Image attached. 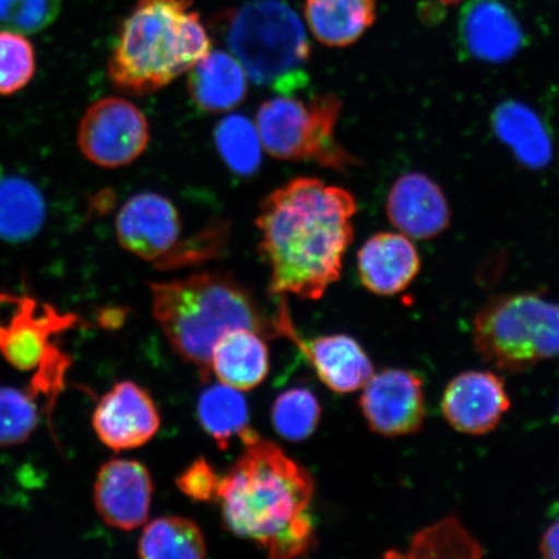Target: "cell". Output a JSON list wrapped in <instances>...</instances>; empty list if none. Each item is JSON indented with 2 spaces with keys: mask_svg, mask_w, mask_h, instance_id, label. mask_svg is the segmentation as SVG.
<instances>
[{
  "mask_svg": "<svg viewBox=\"0 0 559 559\" xmlns=\"http://www.w3.org/2000/svg\"><path fill=\"white\" fill-rule=\"evenodd\" d=\"M358 205L344 188L297 178L262 201L257 227L272 295L318 300L342 274Z\"/></svg>",
  "mask_w": 559,
  "mask_h": 559,
  "instance_id": "cell-1",
  "label": "cell"
},
{
  "mask_svg": "<svg viewBox=\"0 0 559 559\" xmlns=\"http://www.w3.org/2000/svg\"><path fill=\"white\" fill-rule=\"evenodd\" d=\"M241 440L243 453L221 478L216 498L226 527L272 559L305 556L317 543L312 475L251 428Z\"/></svg>",
  "mask_w": 559,
  "mask_h": 559,
  "instance_id": "cell-2",
  "label": "cell"
},
{
  "mask_svg": "<svg viewBox=\"0 0 559 559\" xmlns=\"http://www.w3.org/2000/svg\"><path fill=\"white\" fill-rule=\"evenodd\" d=\"M155 319L181 359L212 376L213 348L223 335L251 330L265 340L278 337L269 318L240 282L221 272H200L169 283H150Z\"/></svg>",
  "mask_w": 559,
  "mask_h": 559,
  "instance_id": "cell-3",
  "label": "cell"
},
{
  "mask_svg": "<svg viewBox=\"0 0 559 559\" xmlns=\"http://www.w3.org/2000/svg\"><path fill=\"white\" fill-rule=\"evenodd\" d=\"M210 51L212 39L191 0H138L118 31L109 80L124 94L151 95Z\"/></svg>",
  "mask_w": 559,
  "mask_h": 559,
  "instance_id": "cell-4",
  "label": "cell"
},
{
  "mask_svg": "<svg viewBox=\"0 0 559 559\" xmlns=\"http://www.w3.org/2000/svg\"><path fill=\"white\" fill-rule=\"evenodd\" d=\"M227 45L249 79L278 95L309 85L311 47L304 24L282 0H253L230 16Z\"/></svg>",
  "mask_w": 559,
  "mask_h": 559,
  "instance_id": "cell-5",
  "label": "cell"
},
{
  "mask_svg": "<svg viewBox=\"0 0 559 559\" xmlns=\"http://www.w3.org/2000/svg\"><path fill=\"white\" fill-rule=\"evenodd\" d=\"M473 342L489 365L510 373L559 356V304L537 293L496 297L473 321Z\"/></svg>",
  "mask_w": 559,
  "mask_h": 559,
  "instance_id": "cell-6",
  "label": "cell"
},
{
  "mask_svg": "<svg viewBox=\"0 0 559 559\" xmlns=\"http://www.w3.org/2000/svg\"><path fill=\"white\" fill-rule=\"evenodd\" d=\"M342 103L332 94L309 100L280 95L264 102L257 115L263 150L285 160H309L334 170H346L354 157L335 139Z\"/></svg>",
  "mask_w": 559,
  "mask_h": 559,
  "instance_id": "cell-7",
  "label": "cell"
},
{
  "mask_svg": "<svg viewBox=\"0 0 559 559\" xmlns=\"http://www.w3.org/2000/svg\"><path fill=\"white\" fill-rule=\"evenodd\" d=\"M74 313L31 297L0 293V355L21 372H35L60 352L52 338L80 323Z\"/></svg>",
  "mask_w": 559,
  "mask_h": 559,
  "instance_id": "cell-8",
  "label": "cell"
},
{
  "mask_svg": "<svg viewBox=\"0 0 559 559\" xmlns=\"http://www.w3.org/2000/svg\"><path fill=\"white\" fill-rule=\"evenodd\" d=\"M150 123L143 111L123 97H105L83 115L79 146L83 156L104 169H118L148 148Z\"/></svg>",
  "mask_w": 559,
  "mask_h": 559,
  "instance_id": "cell-9",
  "label": "cell"
},
{
  "mask_svg": "<svg viewBox=\"0 0 559 559\" xmlns=\"http://www.w3.org/2000/svg\"><path fill=\"white\" fill-rule=\"evenodd\" d=\"M116 234L124 250L167 271L181 242L178 209L159 193L132 195L117 215Z\"/></svg>",
  "mask_w": 559,
  "mask_h": 559,
  "instance_id": "cell-10",
  "label": "cell"
},
{
  "mask_svg": "<svg viewBox=\"0 0 559 559\" xmlns=\"http://www.w3.org/2000/svg\"><path fill=\"white\" fill-rule=\"evenodd\" d=\"M362 416L376 435H415L426 417L424 382L407 369H384L370 377L359 401Z\"/></svg>",
  "mask_w": 559,
  "mask_h": 559,
  "instance_id": "cell-11",
  "label": "cell"
},
{
  "mask_svg": "<svg viewBox=\"0 0 559 559\" xmlns=\"http://www.w3.org/2000/svg\"><path fill=\"white\" fill-rule=\"evenodd\" d=\"M457 40L466 58L504 64L526 47L527 35L508 0H467L460 12Z\"/></svg>",
  "mask_w": 559,
  "mask_h": 559,
  "instance_id": "cell-12",
  "label": "cell"
},
{
  "mask_svg": "<svg viewBox=\"0 0 559 559\" xmlns=\"http://www.w3.org/2000/svg\"><path fill=\"white\" fill-rule=\"evenodd\" d=\"M276 330L278 337H288L295 342L310 360L321 382L334 393H355L373 376V366L366 349L358 341L346 334L323 335L311 341L299 337L293 326L288 307L280 304Z\"/></svg>",
  "mask_w": 559,
  "mask_h": 559,
  "instance_id": "cell-13",
  "label": "cell"
},
{
  "mask_svg": "<svg viewBox=\"0 0 559 559\" xmlns=\"http://www.w3.org/2000/svg\"><path fill=\"white\" fill-rule=\"evenodd\" d=\"M97 438L116 452L139 449L157 435L160 418L155 402L138 383L115 384L93 416Z\"/></svg>",
  "mask_w": 559,
  "mask_h": 559,
  "instance_id": "cell-14",
  "label": "cell"
},
{
  "mask_svg": "<svg viewBox=\"0 0 559 559\" xmlns=\"http://www.w3.org/2000/svg\"><path fill=\"white\" fill-rule=\"evenodd\" d=\"M509 408L504 380L487 370H467L454 377L442 397L447 423L469 436H484L498 428Z\"/></svg>",
  "mask_w": 559,
  "mask_h": 559,
  "instance_id": "cell-15",
  "label": "cell"
},
{
  "mask_svg": "<svg viewBox=\"0 0 559 559\" xmlns=\"http://www.w3.org/2000/svg\"><path fill=\"white\" fill-rule=\"evenodd\" d=\"M153 481L139 461L116 459L96 475L94 502L97 513L110 527L132 531L148 520Z\"/></svg>",
  "mask_w": 559,
  "mask_h": 559,
  "instance_id": "cell-16",
  "label": "cell"
},
{
  "mask_svg": "<svg viewBox=\"0 0 559 559\" xmlns=\"http://www.w3.org/2000/svg\"><path fill=\"white\" fill-rule=\"evenodd\" d=\"M386 214L391 225L415 240L436 239L452 218L442 188L421 173L396 179L388 195Z\"/></svg>",
  "mask_w": 559,
  "mask_h": 559,
  "instance_id": "cell-17",
  "label": "cell"
},
{
  "mask_svg": "<svg viewBox=\"0 0 559 559\" xmlns=\"http://www.w3.org/2000/svg\"><path fill=\"white\" fill-rule=\"evenodd\" d=\"M421 258L403 234L381 233L370 237L358 253V274L362 286L373 295H400L414 283Z\"/></svg>",
  "mask_w": 559,
  "mask_h": 559,
  "instance_id": "cell-18",
  "label": "cell"
},
{
  "mask_svg": "<svg viewBox=\"0 0 559 559\" xmlns=\"http://www.w3.org/2000/svg\"><path fill=\"white\" fill-rule=\"evenodd\" d=\"M188 91L207 114H225L248 94V74L233 53L210 51L188 72Z\"/></svg>",
  "mask_w": 559,
  "mask_h": 559,
  "instance_id": "cell-19",
  "label": "cell"
},
{
  "mask_svg": "<svg viewBox=\"0 0 559 559\" xmlns=\"http://www.w3.org/2000/svg\"><path fill=\"white\" fill-rule=\"evenodd\" d=\"M262 334L235 330L216 342L212 373L227 386L248 391L261 384L270 372V352Z\"/></svg>",
  "mask_w": 559,
  "mask_h": 559,
  "instance_id": "cell-20",
  "label": "cell"
},
{
  "mask_svg": "<svg viewBox=\"0 0 559 559\" xmlns=\"http://www.w3.org/2000/svg\"><path fill=\"white\" fill-rule=\"evenodd\" d=\"M491 126L522 166L540 170L550 163L554 144L533 108L520 102L501 103L493 110Z\"/></svg>",
  "mask_w": 559,
  "mask_h": 559,
  "instance_id": "cell-21",
  "label": "cell"
},
{
  "mask_svg": "<svg viewBox=\"0 0 559 559\" xmlns=\"http://www.w3.org/2000/svg\"><path fill=\"white\" fill-rule=\"evenodd\" d=\"M377 0H306L311 33L328 47L356 44L374 24Z\"/></svg>",
  "mask_w": 559,
  "mask_h": 559,
  "instance_id": "cell-22",
  "label": "cell"
},
{
  "mask_svg": "<svg viewBox=\"0 0 559 559\" xmlns=\"http://www.w3.org/2000/svg\"><path fill=\"white\" fill-rule=\"evenodd\" d=\"M44 194L29 179L0 174V240L21 243L34 239L44 227Z\"/></svg>",
  "mask_w": 559,
  "mask_h": 559,
  "instance_id": "cell-23",
  "label": "cell"
},
{
  "mask_svg": "<svg viewBox=\"0 0 559 559\" xmlns=\"http://www.w3.org/2000/svg\"><path fill=\"white\" fill-rule=\"evenodd\" d=\"M138 550L144 559H200L207 548L204 534L193 521L163 516L146 524Z\"/></svg>",
  "mask_w": 559,
  "mask_h": 559,
  "instance_id": "cell-24",
  "label": "cell"
},
{
  "mask_svg": "<svg viewBox=\"0 0 559 559\" xmlns=\"http://www.w3.org/2000/svg\"><path fill=\"white\" fill-rule=\"evenodd\" d=\"M198 415L202 428L221 450L228 449L230 440L250 429L247 401L240 390L227 384H214L201 394Z\"/></svg>",
  "mask_w": 559,
  "mask_h": 559,
  "instance_id": "cell-25",
  "label": "cell"
},
{
  "mask_svg": "<svg viewBox=\"0 0 559 559\" xmlns=\"http://www.w3.org/2000/svg\"><path fill=\"white\" fill-rule=\"evenodd\" d=\"M215 144L229 170L239 177H253L262 165L263 145L257 126L247 117L233 115L216 126Z\"/></svg>",
  "mask_w": 559,
  "mask_h": 559,
  "instance_id": "cell-26",
  "label": "cell"
},
{
  "mask_svg": "<svg viewBox=\"0 0 559 559\" xmlns=\"http://www.w3.org/2000/svg\"><path fill=\"white\" fill-rule=\"evenodd\" d=\"M321 407L312 391L296 388L285 391L272 405L271 419L280 437L302 442L318 429Z\"/></svg>",
  "mask_w": 559,
  "mask_h": 559,
  "instance_id": "cell-27",
  "label": "cell"
},
{
  "mask_svg": "<svg viewBox=\"0 0 559 559\" xmlns=\"http://www.w3.org/2000/svg\"><path fill=\"white\" fill-rule=\"evenodd\" d=\"M39 393L32 386H0V447L23 444L40 421Z\"/></svg>",
  "mask_w": 559,
  "mask_h": 559,
  "instance_id": "cell-28",
  "label": "cell"
},
{
  "mask_svg": "<svg viewBox=\"0 0 559 559\" xmlns=\"http://www.w3.org/2000/svg\"><path fill=\"white\" fill-rule=\"evenodd\" d=\"M479 544L454 519H447L436 526L424 530L409 548L411 557H480Z\"/></svg>",
  "mask_w": 559,
  "mask_h": 559,
  "instance_id": "cell-29",
  "label": "cell"
},
{
  "mask_svg": "<svg viewBox=\"0 0 559 559\" xmlns=\"http://www.w3.org/2000/svg\"><path fill=\"white\" fill-rule=\"evenodd\" d=\"M35 74L34 47L23 34L0 31V96L29 85Z\"/></svg>",
  "mask_w": 559,
  "mask_h": 559,
  "instance_id": "cell-30",
  "label": "cell"
},
{
  "mask_svg": "<svg viewBox=\"0 0 559 559\" xmlns=\"http://www.w3.org/2000/svg\"><path fill=\"white\" fill-rule=\"evenodd\" d=\"M60 9L61 0H0V31L23 35L45 31Z\"/></svg>",
  "mask_w": 559,
  "mask_h": 559,
  "instance_id": "cell-31",
  "label": "cell"
},
{
  "mask_svg": "<svg viewBox=\"0 0 559 559\" xmlns=\"http://www.w3.org/2000/svg\"><path fill=\"white\" fill-rule=\"evenodd\" d=\"M219 484V475L204 459L195 460L177 479L180 491L199 502L216 501Z\"/></svg>",
  "mask_w": 559,
  "mask_h": 559,
  "instance_id": "cell-32",
  "label": "cell"
},
{
  "mask_svg": "<svg viewBox=\"0 0 559 559\" xmlns=\"http://www.w3.org/2000/svg\"><path fill=\"white\" fill-rule=\"evenodd\" d=\"M539 548L543 557L559 559V521L545 531Z\"/></svg>",
  "mask_w": 559,
  "mask_h": 559,
  "instance_id": "cell-33",
  "label": "cell"
},
{
  "mask_svg": "<svg viewBox=\"0 0 559 559\" xmlns=\"http://www.w3.org/2000/svg\"><path fill=\"white\" fill-rule=\"evenodd\" d=\"M124 310L123 309H115V307H110V309H104L97 314V321L104 328H108V330H115V328L120 326L124 320Z\"/></svg>",
  "mask_w": 559,
  "mask_h": 559,
  "instance_id": "cell-34",
  "label": "cell"
},
{
  "mask_svg": "<svg viewBox=\"0 0 559 559\" xmlns=\"http://www.w3.org/2000/svg\"><path fill=\"white\" fill-rule=\"evenodd\" d=\"M439 2L445 5H454L464 2V0H439Z\"/></svg>",
  "mask_w": 559,
  "mask_h": 559,
  "instance_id": "cell-35",
  "label": "cell"
},
{
  "mask_svg": "<svg viewBox=\"0 0 559 559\" xmlns=\"http://www.w3.org/2000/svg\"><path fill=\"white\" fill-rule=\"evenodd\" d=\"M558 424H559V409H558Z\"/></svg>",
  "mask_w": 559,
  "mask_h": 559,
  "instance_id": "cell-36",
  "label": "cell"
}]
</instances>
